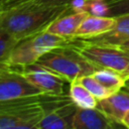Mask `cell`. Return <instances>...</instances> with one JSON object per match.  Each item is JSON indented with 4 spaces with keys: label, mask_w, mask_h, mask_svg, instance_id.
<instances>
[{
    "label": "cell",
    "mask_w": 129,
    "mask_h": 129,
    "mask_svg": "<svg viewBox=\"0 0 129 129\" xmlns=\"http://www.w3.org/2000/svg\"><path fill=\"white\" fill-rule=\"evenodd\" d=\"M69 11H73L69 4L46 5L26 1L0 9V23L17 40H20L45 30L54 19Z\"/></svg>",
    "instance_id": "1"
},
{
    "label": "cell",
    "mask_w": 129,
    "mask_h": 129,
    "mask_svg": "<svg viewBox=\"0 0 129 129\" xmlns=\"http://www.w3.org/2000/svg\"><path fill=\"white\" fill-rule=\"evenodd\" d=\"M68 43L45 52L35 63L62 77L69 83L83 76L92 75L99 69L88 60L76 46H69Z\"/></svg>",
    "instance_id": "2"
},
{
    "label": "cell",
    "mask_w": 129,
    "mask_h": 129,
    "mask_svg": "<svg viewBox=\"0 0 129 129\" xmlns=\"http://www.w3.org/2000/svg\"><path fill=\"white\" fill-rule=\"evenodd\" d=\"M41 95L0 101V129L36 128L45 113Z\"/></svg>",
    "instance_id": "3"
},
{
    "label": "cell",
    "mask_w": 129,
    "mask_h": 129,
    "mask_svg": "<svg viewBox=\"0 0 129 129\" xmlns=\"http://www.w3.org/2000/svg\"><path fill=\"white\" fill-rule=\"evenodd\" d=\"M69 40L56 34L47 32L46 30L40 31L23 39H20L12 49L8 64L11 68L22 70L24 67L33 64L45 52L68 43Z\"/></svg>",
    "instance_id": "4"
},
{
    "label": "cell",
    "mask_w": 129,
    "mask_h": 129,
    "mask_svg": "<svg viewBox=\"0 0 129 129\" xmlns=\"http://www.w3.org/2000/svg\"><path fill=\"white\" fill-rule=\"evenodd\" d=\"M80 46H76L79 51L92 63L100 68L115 70L129 80V52L113 45H103L81 41Z\"/></svg>",
    "instance_id": "5"
},
{
    "label": "cell",
    "mask_w": 129,
    "mask_h": 129,
    "mask_svg": "<svg viewBox=\"0 0 129 129\" xmlns=\"http://www.w3.org/2000/svg\"><path fill=\"white\" fill-rule=\"evenodd\" d=\"M43 94L32 85L22 73L10 67L0 71V101Z\"/></svg>",
    "instance_id": "6"
},
{
    "label": "cell",
    "mask_w": 129,
    "mask_h": 129,
    "mask_svg": "<svg viewBox=\"0 0 129 129\" xmlns=\"http://www.w3.org/2000/svg\"><path fill=\"white\" fill-rule=\"evenodd\" d=\"M22 74L43 94L63 95V87L68 81L62 77L51 73L36 63L24 67Z\"/></svg>",
    "instance_id": "7"
},
{
    "label": "cell",
    "mask_w": 129,
    "mask_h": 129,
    "mask_svg": "<svg viewBox=\"0 0 129 129\" xmlns=\"http://www.w3.org/2000/svg\"><path fill=\"white\" fill-rule=\"evenodd\" d=\"M78 106L70 99L67 102L46 111L36 125V129H69L72 128L73 119Z\"/></svg>",
    "instance_id": "8"
},
{
    "label": "cell",
    "mask_w": 129,
    "mask_h": 129,
    "mask_svg": "<svg viewBox=\"0 0 129 129\" xmlns=\"http://www.w3.org/2000/svg\"><path fill=\"white\" fill-rule=\"evenodd\" d=\"M96 108L106 114L112 121L123 124V117L129 111V88L125 86L107 98L98 100Z\"/></svg>",
    "instance_id": "9"
},
{
    "label": "cell",
    "mask_w": 129,
    "mask_h": 129,
    "mask_svg": "<svg viewBox=\"0 0 129 129\" xmlns=\"http://www.w3.org/2000/svg\"><path fill=\"white\" fill-rule=\"evenodd\" d=\"M115 17H116V22L114 26L105 33L92 37L75 38V39H81V41L88 43L119 46L121 43L129 39V13L118 15Z\"/></svg>",
    "instance_id": "10"
},
{
    "label": "cell",
    "mask_w": 129,
    "mask_h": 129,
    "mask_svg": "<svg viewBox=\"0 0 129 129\" xmlns=\"http://www.w3.org/2000/svg\"><path fill=\"white\" fill-rule=\"evenodd\" d=\"M117 123L112 121L98 108L77 109L72 128L73 129H108L115 127Z\"/></svg>",
    "instance_id": "11"
},
{
    "label": "cell",
    "mask_w": 129,
    "mask_h": 129,
    "mask_svg": "<svg viewBox=\"0 0 129 129\" xmlns=\"http://www.w3.org/2000/svg\"><path fill=\"white\" fill-rule=\"evenodd\" d=\"M89 13L83 11H69L54 19L46 28L47 32L61 36L69 41L74 39L75 33L81 22Z\"/></svg>",
    "instance_id": "12"
},
{
    "label": "cell",
    "mask_w": 129,
    "mask_h": 129,
    "mask_svg": "<svg viewBox=\"0 0 129 129\" xmlns=\"http://www.w3.org/2000/svg\"><path fill=\"white\" fill-rule=\"evenodd\" d=\"M115 22V16H94L88 14L78 27L74 39L87 38L105 33L114 26Z\"/></svg>",
    "instance_id": "13"
},
{
    "label": "cell",
    "mask_w": 129,
    "mask_h": 129,
    "mask_svg": "<svg viewBox=\"0 0 129 129\" xmlns=\"http://www.w3.org/2000/svg\"><path fill=\"white\" fill-rule=\"evenodd\" d=\"M92 76L100 84H102L111 94L116 93L123 87H125L128 81L127 77L123 74L108 68H100L95 71Z\"/></svg>",
    "instance_id": "14"
},
{
    "label": "cell",
    "mask_w": 129,
    "mask_h": 129,
    "mask_svg": "<svg viewBox=\"0 0 129 129\" xmlns=\"http://www.w3.org/2000/svg\"><path fill=\"white\" fill-rule=\"evenodd\" d=\"M69 96L79 108H96L98 100L76 79L70 83Z\"/></svg>",
    "instance_id": "15"
},
{
    "label": "cell",
    "mask_w": 129,
    "mask_h": 129,
    "mask_svg": "<svg viewBox=\"0 0 129 129\" xmlns=\"http://www.w3.org/2000/svg\"><path fill=\"white\" fill-rule=\"evenodd\" d=\"M18 41L0 23V71L9 68V55Z\"/></svg>",
    "instance_id": "16"
},
{
    "label": "cell",
    "mask_w": 129,
    "mask_h": 129,
    "mask_svg": "<svg viewBox=\"0 0 129 129\" xmlns=\"http://www.w3.org/2000/svg\"><path fill=\"white\" fill-rule=\"evenodd\" d=\"M97 100H102L107 98L111 95V93L102 85L100 84L92 75L83 76L77 79Z\"/></svg>",
    "instance_id": "17"
},
{
    "label": "cell",
    "mask_w": 129,
    "mask_h": 129,
    "mask_svg": "<svg viewBox=\"0 0 129 129\" xmlns=\"http://www.w3.org/2000/svg\"><path fill=\"white\" fill-rule=\"evenodd\" d=\"M85 10L94 16H109L110 7L106 0H88Z\"/></svg>",
    "instance_id": "18"
},
{
    "label": "cell",
    "mask_w": 129,
    "mask_h": 129,
    "mask_svg": "<svg viewBox=\"0 0 129 129\" xmlns=\"http://www.w3.org/2000/svg\"><path fill=\"white\" fill-rule=\"evenodd\" d=\"M109 16H118L129 13V0H117L109 4Z\"/></svg>",
    "instance_id": "19"
},
{
    "label": "cell",
    "mask_w": 129,
    "mask_h": 129,
    "mask_svg": "<svg viewBox=\"0 0 129 129\" xmlns=\"http://www.w3.org/2000/svg\"><path fill=\"white\" fill-rule=\"evenodd\" d=\"M29 1H34L36 3H40V4H46V5H64L68 4L70 0H29ZM109 4L112 2H115L117 0H106ZM26 2V1H25Z\"/></svg>",
    "instance_id": "20"
},
{
    "label": "cell",
    "mask_w": 129,
    "mask_h": 129,
    "mask_svg": "<svg viewBox=\"0 0 129 129\" xmlns=\"http://www.w3.org/2000/svg\"><path fill=\"white\" fill-rule=\"evenodd\" d=\"M25 1H29V0H2V4L0 9H4V8H8V7H12L15 5H18L20 3H23Z\"/></svg>",
    "instance_id": "21"
},
{
    "label": "cell",
    "mask_w": 129,
    "mask_h": 129,
    "mask_svg": "<svg viewBox=\"0 0 129 129\" xmlns=\"http://www.w3.org/2000/svg\"><path fill=\"white\" fill-rule=\"evenodd\" d=\"M122 123H123V125L125 126V127H127V128H129V111L125 114V116L123 117V120H122Z\"/></svg>",
    "instance_id": "22"
},
{
    "label": "cell",
    "mask_w": 129,
    "mask_h": 129,
    "mask_svg": "<svg viewBox=\"0 0 129 129\" xmlns=\"http://www.w3.org/2000/svg\"><path fill=\"white\" fill-rule=\"evenodd\" d=\"M118 47H120V48H122V49H124V50H126V51L129 52V39L126 40V41H124L123 43H121Z\"/></svg>",
    "instance_id": "23"
},
{
    "label": "cell",
    "mask_w": 129,
    "mask_h": 129,
    "mask_svg": "<svg viewBox=\"0 0 129 129\" xmlns=\"http://www.w3.org/2000/svg\"><path fill=\"white\" fill-rule=\"evenodd\" d=\"M1 4H2V0H0V7H1Z\"/></svg>",
    "instance_id": "24"
}]
</instances>
